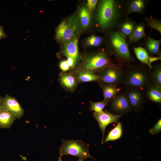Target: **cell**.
I'll return each mask as SVG.
<instances>
[{"label":"cell","instance_id":"6da1fadb","mask_svg":"<svg viewBox=\"0 0 161 161\" xmlns=\"http://www.w3.org/2000/svg\"><path fill=\"white\" fill-rule=\"evenodd\" d=\"M125 3L115 0H100L96 16L98 26L103 30L114 29L122 21L125 15Z\"/></svg>","mask_w":161,"mask_h":161},{"label":"cell","instance_id":"7a4b0ae2","mask_svg":"<svg viewBox=\"0 0 161 161\" xmlns=\"http://www.w3.org/2000/svg\"><path fill=\"white\" fill-rule=\"evenodd\" d=\"M150 71L144 65L130 66L125 71L121 84L126 87H133L145 90L151 84Z\"/></svg>","mask_w":161,"mask_h":161},{"label":"cell","instance_id":"3957f363","mask_svg":"<svg viewBox=\"0 0 161 161\" xmlns=\"http://www.w3.org/2000/svg\"><path fill=\"white\" fill-rule=\"evenodd\" d=\"M109 35L110 52L117 61L121 64L133 62L126 38L116 30L109 31Z\"/></svg>","mask_w":161,"mask_h":161},{"label":"cell","instance_id":"277c9868","mask_svg":"<svg viewBox=\"0 0 161 161\" xmlns=\"http://www.w3.org/2000/svg\"><path fill=\"white\" fill-rule=\"evenodd\" d=\"M103 52L100 51L86 56L80 65V70L95 73L99 72L104 68L113 65L110 56Z\"/></svg>","mask_w":161,"mask_h":161},{"label":"cell","instance_id":"5b68a950","mask_svg":"<svg viewBox=\"0 0 161 161\" xmlns=\"http://www.w3.org/2000/svg\"><path fill=\"white\" fill-rule=\"evenodd\" d=\"M59 149L60 156L70 155L79 159H86L90 157L95 159L89 152V145L81 140H62Z\"/></svg>","mask_w":161,"mask_h":161},{"label":"cell","instance_id":"8992f818","mask_svg":"<svg viewBox=\"0 0 161 161\" xmlns=\"http://www.w3.org/2000/svg\"><path fill=\"white\" fill-rule=\"evenodd\" d=\"M125 70L120 64H115L107 67L99 72L100 84H110L117 86L122 81Z\"/></svg>","mask_w":161,"mask_h":161},{"label":"cell","instance_id":"52a82bcc","mask_svg":"<svg viewBox=\"0 0 161 161\" xmlns=\"http://www.w3.org/2000/svg\"><path fill=\"white\" fill-rule=\"evenodd\" d=\"M78 25L77 21L74 17L64 20L56 29V39L64 43L76 37Z\"/></svg>","mask_w":161,"mask_h":161},{"label":"cell","instance_id":"ba28073f","mask_svg":"<svg viewBox=\"0 0 161 161\" xmlns=\"http://www.w3.org/2000/svg\"><path fill=\"white\" fill-rule=\"evenodd\" d=\"M124 92L132 110L136 111L140 110L147 98L145 90L137 88L126 87Z\"/></svg>","mask_w":161,"mask_h":161},{"label":"cell","instance_id":"9c48e42d","mask_svg":"<svg viewBox=\"0 0 161 161\" xmlns=\"http://www.w3.org/2000/svg\"><path fill=\"white\" fill-rule=\"evenodd\" d=\"M110 109L115 115L126 114L132 110L124 92H119L110 101Z\"/></svg>","mask_w":161,"mask_h":161},{"label":"cell","instance_id":"30bf717a","mask_svg":"<svg viewBox=\"0 0 161 161\" xmlns=\"http://www.w3.org/2000/svg\"><path fill=\"white\" fill-rule=\"evenodd\" d=\"M122 115H115L107 111H103L100 113H93V116L98 123L102 133L101 143H103V138L106 127L113 123H117Z\"/></svg>","mask_w":161,"mask_h":161},{"label":"cell","instance_id":"8fae6325","mask_svg":"<svg viewBox=\"0 0 161 161\" xmlns=\"http://www.w3.org/2000/svg\"><path fill=\"white\" fill-rule=\"evenodd\" d=\"M2 109L13 114L18 118H21L24 113V109L16 99L7 95L3 98Z\"/></svg>","mask_w":161,"mask_h":161},{"label":"cell","instance_id":"7c38bea8","mask_svg":"<svg viewBox=\"0 0 161 161\" xmlns=\"http://www.w3.org/2000/svg\"><path fill=\"white\" fill-rule=\"evenodd\" d=\"M147 1L145 0H133L125 3V15L128 16L133 13L141 14L145 11Z\"/></svg>","mask_w":161,"mask_h":161},{"label":"cell","instance_id":"4fadbf2b","mask_svg":"<svg viewBox=\"0 0 161 161\" xmlns=\"http://www.w3.org/2000/svg\"><path fill=\"white\" fill-rule=\"evenodd\" d=\"M78 43L77 37L64 42L62 51V54L72 58L76 62L78 57Z\"/></svg>","mask_w":161,"mask_h":161},{"label":"cell","instance_id":"5bb4252c","mask_svg":"<svg viewBox=\"0 0 161 161\" xmlns=\"http://www.w3.org/2000/svg\"><path fill=\"white\" fill-rule=\"evenodd\" d=\"M59 80L62 86L70 91L75 89L78 81L76 76L72 74L67 73H61Z\"/></svg>","mask_w":161,"mask_h":161},{"label":"cell","instance_id":"9a60e30c","mask_svg":"<svg viewBox=\"0 0 161 161\" xmlns=\"http://www.w3.org/2000/svg\"><path fill=\"white\" fill-rule=\"evenodd\" d=\"M103 93L104 100L109 102L113 99L121 89L115 85L100 84Z\"/></svg>","mask_w":161,"mask_h":161},{"label":"cell","instance_id":"2e32d148","mask_svg":"<svg viewBox=\"0 0 161 161\" xmlns=\"http://www.w3.org/2000/svg\"><path fill=\"white\" fill-rule=\"evenodd\" d=\"M136 24L131 19L127 18L122 21L117 27V31L126 38H129Z\"/></svg>","mask_w":161,"mask_h":161},{"label":"cell","instance_id":"e0dca14e","mask_svg":"<svg viewBox=\"0 0 161 161\" xmlns=\"http://www.w3.org/2000/svg\"><path fill=\"white\" fill-rule=\"evenodd\" d=\"M146 97L152 102H161V87L151 84L145 89Z\"/></svg>","mask_w":161,"mask_h":161},{"label":"cell","instance_id":"ac0fdd59","mask_svg":"<svg viewBox=\"0 0 161 161\" xmlns=\"http://www.w3.org/2000/svg\"><path fill=\"white\" fill-rule=\"evenodd\" d=\"M17 117L4 109L0 110V128L9 129Z\"/></svg>","mask_w":161,"mask_h":161},{"label":"cell","instance_id":"d6986e66","mask_svg":"<svg viewBox=\"0 0 161 161\" xmlns=\"http://www.w3.org/2000/svg\"><path fill=\"white\" fill-rule=\"evenodd\" d=\"M161 42V39L156 40L147 36L146 38L145 44L146 51L151 55L157 54L161 56L160 50Z\"/></svg>","mask_w":161,"mask_h":161},{"label":"cell","instance_id":"ffe728a7","mask_svg":"<svg viewBox=\"0 0 161 161\" xmlns=\"http://www.w3.org/2000/svg\"><path fill=\"white\" fill-rule=\"evenodd\" d=\"M145 25L143 22L136 23L132 33L129 37V41L135 42L145 37Z\"/></svg>","mask_w":161,"mask_h":161},{"label":"cell","instance_id":"44dd1931","mask_svg":"<svg viewBox=\"0 0 161 161\" xmlns=\"http://www.w3.org/2000/svg\"><path fill=\"white\" fill-rule=\"evenodd\" d=\"M78 81L84 83L91 81H97L100 80L98 75L89 71L80 70L76 74Z\"/></svg>","mask_w":161,"mask_h":161},{"label":"cell","instance_id":"7402d4cb","mask_svg":"<svg viewBox=\"0 0 161 161\" xmlns=\"http://www.w3.org/2000/svg\"><path fill=\"white\" fill-rule=\"evenodd\" d=\"M78 17L82 28H86L89 26L91 21V15L89 11L86 7H83L80 9Z\"/></svg>","mask_w":161,"mask_h":161},{"label":"cell","instance_id":"603a6c76","mask_svg":"<svg viewBox=\"0 0 161 161\" xmlns=\"http://www.w3.org/2000/svg\"><path fill=\"white\" fill-rule=\"evenodd\" d=\"M134 51L137 58L143 63L146 64L150 69H152V66L149 63L150 56L146 49L145 48L138 47L134 48Z\"/></svg>","mask_w":161,"mask_h":161},{"label":"cell","instance_id":"cb8c5ba5","mask_svg":"<svg viewBox=\"0 0 161 161\" xmlns=\"http://www.w3.org/2000/svg\"><path fill=\"white\" fill-rule=\"evenodd\" d=\"M117 126L109 133L105 140V142L114 141L120 139L122 134V128L121 123L118 122Z\"/></svg>","mask_w":161,"mask_h":161},{"label":"cell","instance_id":"d4e9b609","mask_svg":"<svg viewBox=\"0 0 161 161\" xmlns=\"http://www.w3.org/2000/svg\"><path fill=\"white\" fill-rule=\"evenodd\" d=\"M151 84L161 87V65H157L154 66V69L150 74Z\"/></svg>","mask_w":161,"mask_h":161},{"label":"cell","instance_id":"484cf974","mask_svg":"<svg viewBox=\"0 0 161 161\" xmlns=\"http://www.w3.org/2000/svg\"><path fill=\"white\" fill-rule=\"evenodd\" d=\"M146 26L157 30L161 33V21L152 17L144 18Z\"/></svg>","mask_w":161,"mask_h":161},{"label":"cell","instance_id":"4316f807","mask_svg":"<svg viewBox=\"0 0 161 161\" xmlns=\"http://www.w3.org/2000/svg\"><path fill=\"white\" fill-rule=\"evenodd\" d=\"M109 103L104 100L97 102L90 101V111H94L96 113L101 112L103 111V109Z\"/></svg>","mask_w":161,"mask_h":161},{"label":"cell","instance_id":"83f0119b","mask_svg":"<svg viewBox=\"0 0 161 161\" xmlns=\"http://www.w3.org/2000/svg\"><path fill=\"white\" fill-rule=\"evenodd\" d=\"M103 41V38L99 36L92 35L86 40V44L91 46L97 47L100 45Z\"/></svg>","mask_w":161,"mask_h":161},{"label":"cell","instance_id":"f1b7e54d","mask_svg":"<svg viewBox=\"0 0 161 161\" xmlns=\"http://www.w3.org/2000/svg\"><path fill=\"white\" fill-rule=\"evenodd\" d=\"M161 130V120H159L153 127L149 130V132L152 134L159 133Z\"/></svg>","mask_w":161,"mask_h":161},{"label":"cell","instance_id":"f546056e","mask_svg":"<svg viewBox=\"0 0 161 161\" xmlns=\"http://www.w3.org/2000/svg\"><path fill=\"white\" fill-rule=\"evenodd\" d=\"M98 2V1L97 0H87V8L89 11H93L96 8Z\"/></svg>","mask_w":161,"mask_h":161},{"label":"cell","instance_id":"4dcf8cb0","mask_svg":"<svg viewBox=\"0 0 161 161\" xmlns=\"http://www.w3.org/2000/svg\"><path fill=\"white\" fill-rule=\"evenodd\" d=\"M59 66L60 69L64 72L68 71L70 69L66 60L61 61L59 63Z\"/></svg>","mask_w":161,"mask_h":161},{"label":"cell","instance_id":"1f68e13d","mask_svg":"<svg viewBox=\"0 0 161 161\" xmlns=\"http://www.w3.org/2000/svg\"><path fill=\"white\" fill-rule=\"evenodd\" d=\"M67 59L66 60L68 64L70 69H73L76 64V62L72 58L70 57H67Z\"/></svg>","mask_w":161,"mask_h":161},{"label":"cell","instance_id":"d6a6232c","mask_svg":"<svg viewBox=\"0 0 161 161\" xmlns=\"http://www.w3.org/2000/svg\"><path fill=\"white\" fill-rule=\"evenodd\" d=\"M7 36L3 30V27L0 25V39L4 38Z\"/></svg>","mask_w":161,"mask_h":161},{"label":"cell","instance_id":"836d02e7","mask_svg":"<svg viewBox=\"0 0 161 161\" xmlns=\"http://www.w3.org/2000/svg\"><path fill=\"white\" fill-rule=\"evenodd\" d=\"M161 56H159L157 57H150L149 59L148 62L149 64L151 65L152 63L160 60H161Z\"/></svg>","mask_w":161,"mask_h":161},{"label":"cell","instance_id":"e575fe53","mask_svg":"<svg viewBox=\"0 0 161 161\" xmlns=\"http://www.w3.org/2000/svg\"><path fill=\"white\" fill-rule=\"evenodd\" d=\"M3 99V98L0 97V110L3 109H2Z\"/></svg>","mask_w":161,"mask_h":161},{"label":"cell","instance_id":"d590c367","mask_svg":"<svg viewBox=\"0 0 161 161\" xmlns=\"http://www.w3.org/2000/svg\"><path fill=\"white\" fill-rule=\"evenodd\" d=\"M62 156H59L58 159V161H63L62 160Z\"/></svg>","mask_w":161,"mask_h":161},{"label":"cell","instance_id":"8d00e7d4","mask_svg":"<svg viewBox=\"0 0 161 161\" xmlns=\"http://www.w3.org/2000/svg\"><path fill=\"white\" fill-rule=\"evenodd\" d=\"M78 161H83V160L81 159H79V160Z\"/></svg>","mask_w":161,"mask_h":161}]
</instances>
